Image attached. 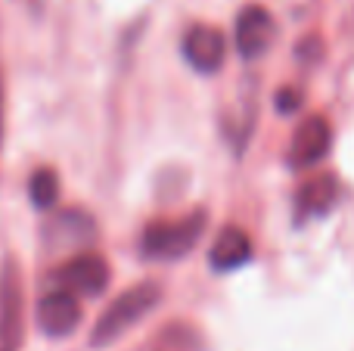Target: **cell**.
<instances>
[{
    "instance_id": "obj_1",
    "label": "cell",
    "mask_w": 354,
    "mask_h": 351,
    "mask_svg": "<svg viewBox=\"0 0 354 351\" xmlns=\"http://www.w3.org/2000/svg\"><path fill=\"white\" fill-rule=\"evenodd\" d=\"M162 302V286L159 283H137L128 292L115 298L109 308L103 311V317L97 321L91 333V345L93 348H106L118 339L122 333H128L140 317H147L156 305Z\"/></svg>"
},
{
    "instance_id": "obj_9",
    "label": "cell",
    "mask_w": 354,
    "mask_h": 351,
    "mask_svg": "<svg viewBox=\"0 0 354 351\" xmlns=\"http://www.w3.org/2000/svg\"><path fill=\"white\" fill-rule=\"evenodd\" d=\"M339 202V180L333 174H314L301 180L295 190V224H308L326 218Z\"/></svg>"
},
{
    "instance_id": "obj_2",
    "label": "cell",
    "mask_w": 354,
    "mask_h": 351,
    "mask_svg": "<svg viewBox=\"0 0 354 351\" xmlns=\"http://www.w3.org/2000/svg\"><path fill=\"white\" fill-rule=\"evenodd\" d=\"M205 234V211L180 218V221L149 224L140 236V255L149 261H177L196 249Z\"/></svg>"
},
{
    "instance_id": "obj_8",
    "label": "cell",
    "mask_w": 354,
    "mask_h": 351,
    "mask_svg": "<svg viewBox=\"0 0 354 351\" xmlns=\"http://www.w3.org/2000/svg\"><path fill=\"white\" fill-rule=\"evenodd\" d=\"M277 25L264 6H245L236 16V50L243 59H258L274 44Z\"/></svg>"
},
{
    "instance_id": "obj_13",
    "label": "cell",
    "mask_w": 354,
    "mask_h": 351,
    "mask_svg": "<svg viewBox=\"0 0 354 351\" xmlns=\"http://www.w3.org/2000/svg\"><path fill=\"white\" fill-rule=\"evenodd\" d=\"M3 115H6V97H3V75H0V146H3Z\"/></svg>"
},
{
    "instance_id": "obj_3",
    "label": "cell",
    "mask_w": 354,
    "mask_h": 351,
    "mask_svg": "<svg viewBox=\"0 0 354 351\" xmlns=\"http://www.w3.org/2000/svg\"><path fill=\"white\" fill-rule=\"evenodd\" d=\"M25 286L16 265L6 261L0 271V351H19L25 336Z\"/></svg>"
},
{
    "instance_id": "obj_7",
    "label": "cell",
    "mask_w": 354,
    "mask_h": 351,
    "mask_svg": "<svg viewBox=\"0 0 354 351\" xmlns=\"http://www.w3.org/2000/svg\"><path fill=\"white\" fill-rule=\"evenodd\" d=\"M81 323V298L72 296L66 290H50L37 302V327L53 339L75 333V327Z\"/></svg>"
},
{
    "instance_id": "obj_5",
    "label": "cell",
    "mask_w": 354,
    "mask_h": 351,
    "mask_svg": "<svg viewBox=\"0 0 354 351\" xmlns=\"http://www.w3.org/2000/svg\"><path fill=\"white\" fill-rule=\"evenodd\" d=\"M333 143V131L326 124V118L311 115L308 122L299 124V131L292 134V143H289V168L295 171H308L317 162L326 159Z\"/></svg>"
},
{
    "instance_id": "obj_10",
    "label": "cell",
    "mask_w": 354,
    "mask_h": 351,
    "mask_svg": "<svg viewBox=\"0 0 354 351\" xmlns=\"http://www.w3.org/2000/svg\"><path fill=\"white\" fill-rule=\"evenodd\" d=\"M252 261V240L245 230L239 227H224L218 234V240L212 243V252H208V265L214 274H230L239 271L243 265Z\"/></svg>"
},
{
    "instance_id": "obj_4",
    "label": "cell",
    "mask_w": 354,
    "mask_h": 351,
    "mask_svg": "<svg viewBox=\"0 0 354 351\" xmlns=\"http://www.w3.org/2000/svg\"><path fill=\"white\" fill-rule=\"evenodd\" d=\"M50 286L53 290H66L72 296H103L109 286V265L100 255H75L62 267L50 274Z\"/></svg>"
},
{
    "instance_id": "obj_12",
    "label": "cell",
    "mask_w": 354,
    "mask_h": 351,
    "mask_svg": "<svg viewBox=\"0 0 354 351\" xmlns=\"http://www.w3.org/2000/svg\"><path fill=\"white\" fill-rule=\"evenodd\" d=\"M299 106H301L299 91H280V93H277V109H280V112H295Z\"/></svg>"
},
{
    "instance_id": "obj_6",
    "label": "cell",
    "mask_w": 354,
    "mask_h": 351,
    "mask_svg": "<svg viewBox=\"0 0 354 351\" xmlns=\"http://www.w3.org/2000/svg\"><path fill=\"white\" fill-rule=\"evenodd\" d=\"M180 50H183V59H187L196 72L214 75L221 66H224L227 41L218 28H212V25H193V28L183 35Z\"/></svg>"
},
{
    "instance_id": "obj_11",
    "label": "cell",
    "mask_w": 354,
    "mask_h": 351,
    "mask_svg": "<svg viewBox=\"0 0 354 351\" xmlns=\"http://www.w3.org/2000/svg\"><path fill=\"white\" fill-rule=\"evenodd\" d=\"M28 196L35 202V209H50L59 199V178L50 168H37L28 180Z\"/></svg>"
}]
</instances>
